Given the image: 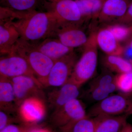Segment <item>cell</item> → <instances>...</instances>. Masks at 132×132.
Returning a JSON list of instances; mask_svg holds the SVG:
<instances>
[{
	"instance_id": "1",
	"label": "cell",
	"mask_w": 132,
	"mask_h": 132,
	"mask_svg": "<svg viewBox=\"0 0 132 132\" xmlns=\"http://www.w3.org/2000/svg\"><path fill=\"white\" fill-rule=\"evenodd\" d=\"M16 20L11 23L19 32L20 38L30 42L55 38L60 26L58 19L50 10L25 13Z\"/></svg>"
},
{
	"instance_id": "2",
	"label": "cell",
	"mask_w": 132,
	"mask_h": 132,
	"mask_svg": "<svg viewBox=\"0 0 132 132\" xmlns=\"http://www.w3.org/2000/svg\"><path fill=\"white\" fill-rule=\"evenodd\" d=\"M26 59L35 77L43 86L55 62L39 51L32 43L20 38L12 53Z\"/></svg>"
},
{
	"instance_id": "3",
	"label": "cell",
	"mask_w": 132,
	"mask_h": 132,
	"mask_svg": "<svg viewBox=\"0 0 132 132\" xmlns=\"http://www.w3.org/2000/svg\"><path fill=\"white\" fill-rule=\"evenodd\" d=\"M80 59L77 61L69 80L81 86L92 79L97 71L98 62V45L96 32H92Z\"/></svg>"
},
{
	"instance_id": "4",
	"label": "cell",
	"mask_w": 132,
	"mask_h": 132,
	"mask_svg": "<svg viewBox=\"0 0 132 132\" xmlns=\"http://www.w3.org/2000/svg\"><path fill=\"white\" fill-rule=\"evenodd\" d=\"M87 114L92 118L99 115L130 116L132 114V95L120 92L111 94L94 104L90 109Z\"/></svg>"
},
{
	"instance_id": "5",
	"label": "cell",
	"mask_w": 132,
	"mask_h": 132,
	"mask_svg": "<svg viewBox=\"0 0 132 132\" xmlns=\"http://www.w3.org/2000/svg\"><path fill=\"white\" fill-rule=\"evenodd\" d=\"M87 115L84 104L78 98L75 99L55 110L50 121L61 132H64L76 121Z\"/></svg>"
},
{
	"instance_id": "6",
	"label": "cell",
	"mask_w": 132,
	"mask_h": 132,
	"mask_svg": "<svg viewBox=\"0 0 132 132\" xmlns=\"http://www.w3.org/2000/svg\"><path fill=\"white\" fill-rule=\"evenodd\" d=\"M9 79L19 108L27 99L36 98L40 100L43 97L44 94L42 90L43 86L36 78L28 76H21Z\"/></svg>"
},
{
	"instance_id": "7",
	"label": "cell",
	"mask_w": 132,
	"mask_h": 132,
	"mask_svg": "<svg viewBox=\"0 0 132 132\" xmlns=\"http://www.w3.org/2000/svg\"><path fill=\"white\" fill-rule=\"evenodd\" d=\"M77 61L74 52L56 61L43 86L59 87L65 84L71 78Z\"/></svg>"
},
{
	"instance_id": "8",
	"label": "cell",
	"mask_w": 132,
	"mask_h": 132,
	"mask_svg": "<svg viewBox=\"0 0 132 132\" xmlns=\"http://www.w3.org/2000/svg\"><path fill=\"white\" fill-rule=\"evenodd\" d=\"M7 55L0 59L1 77L10 79L21 76H28L36 78L24 57L15 53Z\"/></svg>"
},
{
	"instance_id": "9",
	"label": "cell",
	"mask_w": 132,
	"mask_h": 132,
	"mask_svg": "<svg viewBox=\"0 0 132 132\" xmlns=\"http://www.w3.org/2000/svg\"><path fill=\"white\" fill-rule=\"evenodd\" d=\"M52 10L60 26L80 25L85 20L75 0H59L51 4Z\"/></svg>"
},
{
	"instance_id": "10",
	"label": "cell",
	"mask_w": 132,
	"mask_h": 132,
	"mask_svg": "<svg viewBox=\"0 0 132 132\" xmlns=\"http://www.w3.org/2000/svg\"><path fill=\"white\" fill-rule=\"evenodd\" d=\"M80 25L60 26L55 33L57 38L65 46L71 48L84 46L87 42L88 36Z\"/></svg>"
},
{
	"instance_id": "11",
	"label": "cell",
	"mask_w": 132,
	"mask_h": 132,
	"mask_svg": "<svg viewBox=\"0 0 132 132\" xmlns=\"http://www.w3.org/2000/svg\"><path fill=\"white\" fill-rule=\"evenodd\" d=\"M81 87L69 80L63 86L56 87L48 94V101L50 105L55 110L60 108L67 103L78 98Z\"/></svg>"
},
{
	"instance_id": "12",
	"label": "cell",
	"mask_w": 132,
	"mask_h": 132,
	"mask_svg": "<svg viewBox=\"0 0 132 132\" xmlns=\"http://www.w3.org/2000/svg\"><path fill=\"white\" fill-rule=\"evenodd\" d=\"M131 0H105L97 19L103 23H115L126 14Z\"/></svg>"
},
{
	"instance_id": "13",
	"label": "cell",
	"mask_w": 132,
	"mask_h": 132,
	"mask_svg": "<svg viewBox=\"0 0 132 132\" xmlns=\"http://www.w3.org/2000/svg\"><path fill=\"white\" fill-rule=\"evenodd\" d=\"M32 43L39 51L54 61L73 52V48L65 46L56 38H47L37 44Z\"/></svg>"
},
{
	"instance_id": "14",
	"label": "cell",
	"mask_w": 132,
	"mask_h": 132,
	"mask_svg": "<svg viewBox=\"0 0 132 132\" xmlns=\"http://www.w3.org/2000/svg\"><path fill=\"white\" fill-rule=\"evenodd\" d=\"M98 46L107 55L121 56L124 54V48L106 27L96 32Z\"/></svg>"
},
{
	"instance_id": "15",
	"label": "cell",
	"mask_w": 132,
	"mask_h": 132,
	"mask_svg": "<svg viewBox=\"0 0 132 132\" xmlns=\"http://www.w3.org/2000/svg\"><path fill=\"white\" fill-rule=\"evenodd\" d=\"M21 118L25 122L37 123L45 116V109L41 100L36 98L27 99L19 107Z\"/></svg>"
},
{
	"instance_id": "16",
	"label": "cell",
	"mask_w": 132,
	"mask_h": 132,
	"mask_svg": "<svg viewBox=\"0 0 132 132\" xmlns=\"http://www.w3.org/2000/svg\"><path fill=\"white\" fill-rule=\"evenodd\" d=\"M129 116L99 115L94 118L95 132H121Z\"/></svg>"
},
{
	"instance_id": "17",
	"label": "cell",
	"mask_w": 132,
	"mask_h": 132,
	"mask_svg": "<svg viewBox=\"0 0 132 132\" xmlns=\"http://www.w3.org/2000/svg\"><path fill=\"white\" fill-rule=\"evenodd\" d=\"M20 38V34L11 22H0L1 54H12Z\"/></svg>"
},
{
	"instance_id": "18",
	"label": "cell",
	"mask_w": 132,
	"mask_h": 132,
	"mask_svg": "<svg viewBox=\"0 0 132 132\" xmlns=\"http://www.w3.org/2000/svg\"><path fill=\"white\" fill-rule=\"evenodd\" d=\"M1 110L6 112L14 111L19 108L12 82L9 78L1 77L0 80Z\"/></svg>"
},
{
	"instance_id": "19",
	"label": "cell",
	"mask_w": 132,
	"mask_h": 132,
	"mask_svg": "<svg viewBox=\"0 0 132 132\" xmlns=\"http://www.w3.org/2000/svg\"><path fill=\"white\" fill-rule=\"evenodd\" d=\"M46 0H0L1 6L14 12L29 13L37 11Z\"/></svg>"
},
{
	"instance_id": "20",
	"label": "cell",
	"mask_w": 132,
	"mask_h": 132,
	"mask_svg": "<svg viewBox=\"0 0 132 132\" xmlns=\"http://www.w3.org/2000/svg\"><path fill=\"white\" fill-rule=\"evenodd\" d=\"M102 63L104 67L117 74L132 71L131 62L121 56L106 55L102 58Z\"/></svg>"
},
{
	"instance_id": "21",
	"label": "cell",
	"mask_w": 132,
	"mask_h": 132,
	"mask_svg": "<svg viewBox=\"0 0 132 132\" xmlns=\"http://www.w3.org/2000/svg\"><path fill=\"white\" fill-rule=\"evenodd\" d=\"M84 20L97 19L105 0H75Z\"/></svg>"
},
{
	"instance_id": "22",
	"label": "cell",
	"mask_w": 132,
	"mask_h": 132,
	"mask_svg": "<svg viewBox=\"0 0 132 132\" xmlns=\"http://www.w3.org/2000/svg\"><path fill=\"white\" fill-rule=\"evenodd\" d=\"M118 91V88L114 81L106 87H89L87 91L86 95L91 100L98 102Z\"/></svg>"
},
{
	"instance_id": "23",
	"label": "cell",
	"mask_w": 132,
	"mask_h": 132,
	"mask_svg": "<svg viewBox=\"0 0 132 132\" xmlns=\"http://www.w3.org/2000/svg\"><path fill=\"white\" fill-rule=\"evenodd\" d=\"M115 82L118 91L125 94L132 95V71L117 74Z\"/></svg>"
},
{
	"instance_id": "24",
	"label": "cell",
	"mask_w": 132,
	"mask_h": 132,
	"mask_svg": "<svg viewBox=\"0 0 132 132\" xmlns=\"http://www.w3.org/2000/svg\"><path fill=\"white\" fill-rule=\"evenodd\" d=\"M64 132H95L94 118L87 115L76 121Z\"/></svg>"
},
{
	"instance_id": "25",
	"label": "cell",
	"mask_w": 132,
	"mask_h": 132,
	"mask_svg": "<svg viewBox=\"0 0 132 132\" xmlns=\"http://www.w3.org/2000/svg\"><path fill=\"white\" fill-rule=\"evenodd\" d=\"M115 76L112 72L104 67L99 75L90 82L89 87L107 86L115 81Z\"/></svg>"
},
{
	"instance_id": "26",
	"label": "cell",
	"mask_w": 132,
	"mask_h": 132,
	"mask_svg": "<svg viewBox=\"0 0 132 132\" xmlns=\"http://www.w3.org/2000/svg\"><path fill=\"white\" fill-rule=\"evenodd\" d=\"M106 27L119 42L126 40L132 33L130 27L123 24H113Z\"/></svg>"
},
{
	"instance_id": "27",
	"label": "cell",
	"mask_w": 132,
	"mask_h": 132,
	"mask_svg": "<svg viewBox=\"0 0 132 132\" xmlns=\"http://www.w3.org/2000/svg\"><path fill=\"white\" fill-rule=\"evenodd\" d=\"M114 24H119L123 25H132V3L128 8L126 14L123 18L116 22Z\"/></svg>"
},
{
	"instance_id": "28",
	"label": "cell",
	"mask_w": 132,
	"mask_h": 132,
	"mask_svg": "<svg viewBox=\"0 0 132 132\" xmlns=\"http://www.w3.org/2000/svg\"><path fill=\"white\" fill-rule=\"evenodd\" d=\"M10 119L7 112L1 110L0 111V131L10 125Z\"/></svg>"
},
{
	"instance_id": "29",
	"label": "cell",
	"mask_w": 132,
	"mask_h": 132,
	"mask_svg": "<svg viewBox=\"0 0 132 132\" xmlns=\"http://www.w3.org/2000/svg\"><path fill=\"white\" fill-rule=\"evenodd\" d=\"M28 131L16 125L11 124L1 130L0 132H28Z\"/></svg>"
},
{
	"instance_id": "30",
	"label": "cell",
	"mask_w": 132,
	"mask_h": 132,
	"mask_svg": "<svg viewBox=\"0 0 132 132\" xmlns=\"http://www.w3.org/2000/svg\"><path fill=\"white\" fill-rule=\"evenodd\" d=\"M28 132H52L48 129L42 128H34L28 130Z\"/></svg>"
},
{
	"instance_id": "31",
	"label": "cell",
	"mask_w": 132,
	"mask_h": 132,
	"mask_svg": "<svg viewBox=\"0 0 132 132\" xmlns=\"http://www.w3.org/2000/svg\"><path fill=\"white\" fill-rule=\"evenodd\" d=\"M121 132H132V125L127 123L125 125Z\"/></svg>"
},
{
	"instance_id": "32",
	"label": "cell",
	"mask_w": 132,
	"mask_h": 132,
	"mask_svg": "<svg viewBox=\"0 0 132 132\" xmlns=\"http://www.w3.org/2000/svg\"><path fill=\"white\" fill-rule=\"evenodd\" d=\"M58 1H59V0H46V1H47L50 3V4L54 3Z\"/></svg>"
},
{
	"instance_id": "33",
	"label": "cell",
	"mask_w": 132,
	"mask_h": 132,
	"mask_svg": "<svg viewBox=\"0 0 132 132\" xmlns=\"http://www.w3.org/2000/svg\"><path fill=\"white\" fill-rule=\"evenodd\" d=\"M128 45L132 48V38L130 40V41L129 42V43H128Z\"/></svg>"
},
{
	"instance_id": "34",
	"label": "cell",
	"mask_w": 132,
	"mask_h": 132,
	"mask_svg": "<svg viewBox=\"0 0 132 132\" xmlns=\"http://www.w3.org/2000/svg\"><path fill=\"white\" fill-rule=\"evenodd\" d=\"M130 29H131V31L132 32V26H130Z\"/></svg>"
},
{
	"instance_id": "35",
	"label": "cell",
	"mask_w": 132,
	"mask_h": 132,
	"mask_svg": "<svg viewBox=\"0 0 132 132\" xmlns=\"http://www.w3.org/2000/svg\"><path fill=\"white\" fill-rule=\"evenodd\" d=\"M131 61V62L132 63V61Z\"/></svg>"
}]
</instances>
